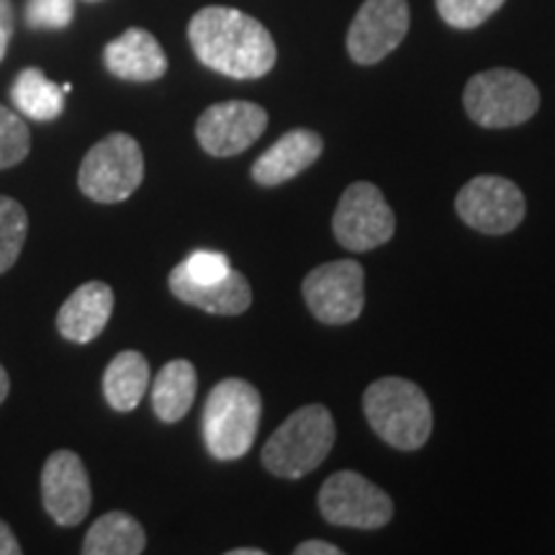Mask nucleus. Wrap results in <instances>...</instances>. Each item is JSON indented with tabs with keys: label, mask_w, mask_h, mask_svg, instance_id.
<instances>
[{
	"label": "nucleus",
	"mask_w": 555,
	"mask_h": 555,
	"mask_svg": "<svg viewBox=\"0 0 555 555\" xmlns=\"http://www.w3.org/2000/svg\"><path fill=\"white\" fill-rule=\"evenodd\" d=\"M29 217L26 208L9 196H0V273L16 266L21 249H24Z\"/></svg>",
	"instance_id": "obj_22"
},
{
	"label": "nucleus",
	"mask_w": 555,
	"mask_h": 555,
	"mask_svg": "<svg viewBox=\"0 0 555 555\" xmlns=\"http://www.w3.org/2000/svg\"><path fill=\"white\" fill-rule=\"evenodd\" d=\"M296 555H343L337 545L327 543V540H304L301 545L294 547Z\"/></svg>",
	"instance_id": "obj_27"
},
{
	"label": "nucleus",
	"mask_w": 555,
	"mask_h": 555,
	"mask_svg": "<svg viewBox=\"0 0 555 555\" xmlns=\"http://www.w3.org/2000/svg\"><path fill=\"white\" fill-rule=\"evenodd\" d=\"M319 512L332 525L378 530L391 522L393 502L365 476L356 470H337L319 489Z\"/></svg>",
	"instance_id": "obj_8"
},
{
	"label": "nucleus",
	"mask_w": 555,
	"mask_h": 555,
	"mask_svg": "<svg viewBox=\"0 0 555 555\" xmlns=\"http://www.w3.org/2000/svg\"><path fill=\"white\" fill-rule=\"evenodd\" d=\"M268 127L266 108L249 101L208 106L196 124L201 150L211 157H234L253 147Z\"/></svg>",
	"instance_id": "obj_11"
},
{
	"label": "nucleus",
	"mask_w": 555,
	"mask_h": 555,
	"mask_svg": "<svg viewBox=\"0 0 555 555\" xmlns=\"http://www.w3.org/2000/svg\"><path fill=\"white\" fill-rule=\"evenodd\" d=\"M437 13L453 29H476L502 9L504 0H435Z\"/></svg>",
	"instance_id": "obj_24"
},
{
	"label": "nucleus",
	"mask_w": 555,
	"mask_h": 555,
	"mask_svg": "<svg viewBox=\"0 0 555 555\" xmlns=\"http://www.w3.org/2000/svg\"><path fill=\"white\" fill-rule=\"evenodd\" d=\"M75 18V0H29L26 24L31 29H67Z\"/></svg>",
	"instance_id": "obj_26"
},
{
	"label": "nucleus",
	"mask_w": 555,
	"mask_h": 555,
	"mask_svg": "<svg viewBox=\"0 0 555 555\" xmlns=\"http://www.w3.org/2000/svg\"><path fill=\"white\" fill-rule=\"evenodd\" d=\"M41 502L47 515L62 527H75L88 517L90 478L80 455L73 450H57L47 457L41 470Z\"/></svg>",
	"instance_id": "obj_13"
},
{
	"label": "nucleus",
	"mask_w": 555,
	"mask_h": 555,
	"mask_svg": "<svg viewBox=\"0 0 555 555\" xmlns=\"http://www.w3.org/2000/svg\"><path fill=\"white\" fill-rule=\"evenodd\" d=\"M335 416L327 406L296 409L262 448V466L278 478H304L317 470L335 448Z\"/></svg>",
	"instance_id": "obj_4"
},
{
	"label": "nucleus",
	"mask_w": 555,
	"mask_h": 555,
	"mask_svg": "<svg viewBox=\"0 0 555 555\" xmlns=\"http://www.w3.org/2000/svg\"><path fill=\"white\" fill-rule=\"evenodd\" d=\"M147 547L144 527L127 512H108L90 527L82 553L86 555H139Z\"/></svg>",
	"instance_id": "obj_20"
},
{
	"label": "nucleus",
	"mask_w": 555,
	"mask_h": 555,
	"mask_svg": "<svg viewBox=\"0 0 555 555\" xmlns=\"http://www.w3.org/2000/svg\"><path fill=\"white\" fill-rule=\"evenodd\" d=\"M457 217L481 234H509L525 219V193L502 176H476L455 196Z\"/></svg>",
	"instance_id": "obj_10"
},
{
	"label": "nucleus",
	"mask_w": 555,
	"mask_h": 555,
	"mask_svg": "<svg viewBox=\"0 0 555 555\" xmlns=\"http://www.w3.org/2000/svg\"><path fill=\"white\" fill-rule=\"evenodd\" d=\"M170 291L180 298L183 304H191L201 311L219 317H237L245 314L253 304V288H249L247 278L237 273V270H229V273L217 283H193L185 275H180L176 268L168 278Z\"/></svg>",
	"instance_id": "obj_17"
},
{
	"label": "nucleus",
	"mask_w": 555,
	"mask_h": 555,
	"mask_svg": "<svg viewBox=\"0 0 555 555\" xmlns=\"http://www.w3.org/2000/svg\"><path fill=\"white\" fill-rule=\"evenodd\" d=\"M304 301L322 324H350L363 314L365 273L356 260L324 262L304 278Z\"/></svg>",
	"instance_id": "obj_9"
},
{
	"label": "nucleus",
	"mask_w": 555,
	"mask_h": 555,
	"mask_svg": "<svg viewBox=\"0 0 555 555\" xmlns=\"http://www.w3.org/2000/svg\"><path fill=\"white\" fill-rule=\"evenodd\" d=\"M31 147V134L26 121L11 108L0 106V170L24 163Z\"/></svg>",
	"instance_id": "obj_23"
},
{
	"label": "nucleus",
	"mask_w": 555,
	"mask_h": 555,
	"mask_svg": "<svg viewBox=\"0 0 555 555\" xmlns=\"http://www.w3.org/2000/svg\"><path fill=\"white\" fill-rule=\"evenodd\" d=\"M9 388H11V380H9V373H5V367L0 365V404H3L5 397H9Z\"/></svg>",
	"instance_id": "obj_30"
},
{
	"label": "nucleus",
	"mask_w": 555,
	"mask_h": 555,
	"mask_svg": "<svg viewBox=\"0 0 555 555\" xmlns=\"http://www.w3.org/2000/svg\"><path fill=\"white\" fill-rule=\"evenodd\" d=\"M324 142L317 131L311 129H291L283 134L268 152L255 159L249 176L258 185L275 189V185L288 183L304 170L311 168L322 155Z\"/></svg>",
	"instance_id": "obj_14"
},
{
	"label": "nucleus",
	"mask_w": 555,
	"mask_h": 555,
	"mask_svg": "<svg viewBox=\"0 0 555 555\" xmlns=\"http://www.w3.org/2000/svg\"><path fill=\"white\" fill-rule=\"evenodd\" d=\"M114 314V291L103 281L82 283L57 311V330L69 343L88 345L106 330Z\"/></svg>",
	"instance_id": "obj_15"
},
{
	"label": "nucleus",
	"mask_w": 555,
	"mask_h": 555,
	"mask_svg": "<svg viewBox=\"0 0 555 555\" xmlns=\"http://www.w3.org/2000/svg\"><path fill=\"white\" fill-rule=\"evenodd\" d=\"M262 399L253 384L224 378L208 393L204 406V442L217 461H240L249 453L260 429Z\"/></svg>",
	"instance_id": "obj_3"
},
{
	"label": "nucleus",
	"mask_w": 555,
	"mask_h": 555,
	"mask_svg": "<svg viewBox=\"0 0 555 555\" xmlns=\"http://www.w3.org/2000/svg\"><path fill=\"white\" fill-rule=\"evenodd\" d=\"M406 31V0H365L347 31V52L358 65H376L397 50Z\"/></svg>",
	"instance_id": "obj_12"
},
{
	"label": "nucleus",
	"mask_w": 555,
	"mask_h": 555,
	"mask_svg": "<svg viewBox=\"0 0 555 555\" xmlns=\"http://www.w3.org/2000/svg\"><path fill=\"white\" fill-rule=\"evenodd\" d=\"M13 24H16V16H13V0H0V29L13 34Z\"/></svg>",
	"instance_id": "obj_29"
},
{
	"label": "nucleus",
	"mask_w": 555,
	"mask_h": 555,
	"mask_svg": "<svg viewBox=\"0 0 555 555\" xmlns=\"http://www.w3.org/2000/svg\"><path fill=\"white\" fill-rule=\"evenodd\" d=\"M9 39H11V34L5 29H0V62H3L5 50H9Z\"/></svg>",
	"instance_id": "obj_31"
},
{
	"label": "nucleus",
	"mask_w": 555,
	"mask_h": 555,
	"mask_svg": "<svg viewBox=\"0 0 555 555\" xmlns=\"http://www.w3.org/2000/svg\"><path fill=\"white\" fill-rule=\"evenodd\" d=\"M229 555H266L260 547H237V551H229Z\"/></svg>",
	"instance_id": "obj_32"
},
{
	"label": "nucleus",
	"mask_w": 555,
	"mask_h": 555,
	"mask_svg": "<svg viewBox=\"0 0 555 555\" xmlns=\"http://www.w3.org/2000/svg\"><path fill=\"white\" fill-rule=\"evenodd\" d=\"M86 3H101V0H86Z\"/></svg>",
	"instance_id": "obj_33"
},
{
	"label": "nucleus",
	"mask_w": 555,
	"mask_h": 555,
	"mask_svg": "<svg viewBox=\"0 0 555 555\" xmlns=\"http://www.w3.org/2000/svg\"><path fill=\"white\" fill-rule=\"evenodd\" d=\"M11 101L34 121H52L65 111V88L47 78L37 67L24 69L11 88Z\"/></svg>",
	"instance_id": "obj_21"
},
{
	"label": "nucleus",
	"mask_w": 555,
	"mask_h": 555,
	"mask_svg": "<svg viewBox=\"0 0 555 555\" xmlns=\"http://www.w3.org/2000/svg\"><path fill=\"white\" fill-rule=\"evenodd\" d=\"M18 553H21V545L16 535H13L11 527L0 519V555H18Z\"/></svg>",
	"instance_id": "obj_28"
},
{
	"label": "nucleus",
	"mask_w": 555,
	"mask_h": 555,
	"mask_svg": "<svg viewBox=\"0 0 555 555\" xmlns=\"http://www.w3.org/2000/svg\"><path fill=\"white\" fill-rule=\"evenodd\" d=\"M176 270L180 275L189 278V281L204 286V283L221 281V278L232 270V266H229L227 255L211 253V249H196V253H191L180 266H176Z\"/></svg>",
	"instance_id": "obj_25"
},
{
	"label": "nucleus",
	"mask_w": 555,
	"mask_h": 555,
	"mask_svg": "<svg viewBox=\"0 0 555 555\" xmlns=\"http://www.w3.org/2000/svg\"><path fill=\"white\" fill-rule=\"evenodd\" d=\"M103 62L111 75L131 82H152L168 73V57L163 47L144 29H129L119 39L108 41L103 50Z\"/></svg>",
	"instance_id": "obj_16"
},
{
	"label": "nucleus",
	"mask_w": 555,
	"mask_h": 555,
	"mask_svg": "<svg viewBox=\"0 0 555 555\" xmlns=\"http://www.w3.org/2000/svg\"><path fill=\"white\" fill-rule=\"evenodd\" d=\"M150 388V363L142 352L124 350L103 373V397L116 412H131Z\"/></svg>",
	"instance_id": "obj_19"
},
{
	"label": "nucleus",
	"mask_w": 555,
	"mask_h": 555,
	"mask_svg": "<svg viewBox=\"0 0 555 555\" xmlns=\"http://www.w3.org/2000/svg\"><path fill=\"white\" fill-rule=\"evenodd\" d=\"M332 232L339 245L350 253H367L393 237L397 214L388 206L378 185L358 180L347 185L339 198L335 217H332Z\"/></svg>",
	"instance_id": "obj_7"
},
{
	"label": "nucleus",
	"mask_w": 555,
	"mask_h": 555,
	"mask_svg": "<svg viewBox=\"0 0 555 555\" xmlns=\"http://www.w3.org/2000/svg\"><path fill=\"white\" fill-rule=\"evenodd\" d=\"M463 106L470 121L483 129H509L530 121L540 108V93L527 75L494 67L468 80Z\"/></svg>",
	"instance_id": "obj_5"
},
{
	"label": "nucleus",
	"mask_w": 555,
	"mask_h": 555,
	"mask_svg": "<svg viewBox=\"0 0 555 555\" xmlns=\"http://www.w3.org/2000/svg\"><path fill=\"white\" fill-rule=\"evenodd\" d=\"M198 391L196 367L189 360H170L152 384V409L165 425H176L191 412Z\"/></svg>",
	"instance_id": "obj_18"
},
{
	"label": "nucleus",
	"mask_w": 555,
	"mask_h": 555,
	"mask_svg": "<svg viewBox=\"0 0 555 555\" xmlns=\"http://www.w3.org/2000/svg\"><path fill=\"white\" fill-rule=\"evenodd\" d=\"M367 425L397 450H420L433 435V404L414 380L388 376L363 393Z\"/></svg>",
	"instance_id": "obj_2"
},
{
	"label": "nucleus",
	"mask_w": 555,
	"mask_h": 555,
	"mask_svg": "<svg viewBox=\"0 0 555 555\" xmlns=\"http://www.w3.org/2000/svg\"><path fill=\"white\" fill-rule=\"evenodd\" d=\"M144 178V155L134 137L108 134L82 157L78 185L82 196L99 204L127 201Z\"/></svg>",
	"instance_id": "obj_6"
},
{
	"label": "nucleus",
	"mask_w": 555,
	"mask_h": 555,
	"mask_svg": "<svg viewBox=\"0 0 555 555\" xmlns=\"http://www.w3.org/2000/svg\"><path fill=\"white\" fill-rule=\"evenodd\" d=\"M189 41L201 65L234 80L262 78L278 60L275 41L266 26L227 5L201 9L189 24Z\"/></svg>",
	"instance_id": "obj_1"
}]
</instances>
